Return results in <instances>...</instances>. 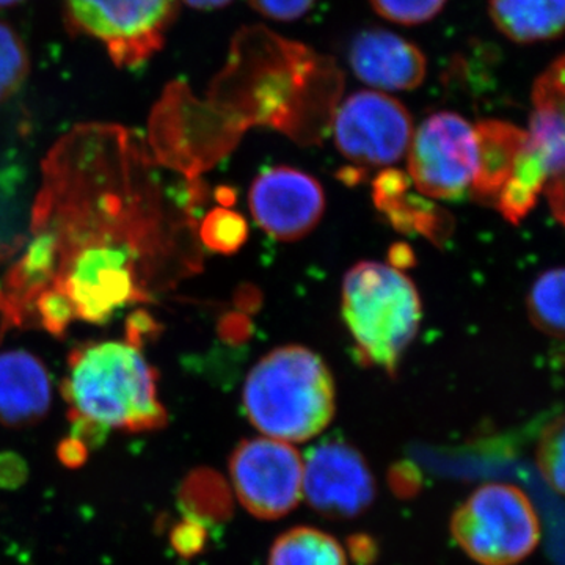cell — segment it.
Instances as JSON below:
<instances>
[{
  "label": "cell",
  "mask_w": 565,
  "mask_h": 565,
  "mask_svg": "<svg viewBox=\"0 0 565 565\" xmlns=\"http://www.w3.org/2000/svg\"><path fill=\"white\" fill-rule=\"evenodd\" d=\"M343 318L362 363L394 374L418 332L422 300L396 267L359 263L345 274Z\"/></svg>",
  "instance_id": "4"
},
{
  "label": "cell",
  "mask_w": 565,
  "mask_h": 565,
  "mask_svg": "<svg viewBox=\"0 0 565 565\" xmlns=\"http://www.w3.org/2000/svg\"><path fill=\"white\" fill-rule=\"evenodd\" d=\"M150 158L120 126L85 125L63 137L44 162L33 226L57 248L50 288L68 297L82 321L104 326L129 305L151 302L177 280L192 222L166 214Z\"/></svg>",
  "instance_id": "1"
},
{
  "label": "cell",
  "mask_w": 565,
  "mask_h": 565,
  "mask_svg": "<svg viewBox=\"0 0 565 565\" xmlns=\"http://www.w3.org/2000/svg\"><path fill=\"white\" fill-rule=\"evenodd\" d=\"M478 139V169L471 182V193L479 203L494 204L516 159L527 141V132L511 122L486 120L475 128Z\"/></svg>",
  "instance_id": "16"
},
{
  "label": "cell",
  "mask_w": 565,
  "mask_h": 565,
  "mask_svg": "<svg viewBox=\"0 0 565 565\" xmlns=\"http://www.w3.org/2000/svg\"><path fill=\"white\" fill-rule=\"evenodd\" d=\"M52 386L46 366L28 351L0 353V424H36L51 408Z\"/></svg>",
  "instance_id": "14"
},
{
  "label": "cell",
  "mask_w": 565,
  "mask_h": 565,
  "mask_svg": "<svg viewBox=\"0 0 565 565\" xmlns=\"http://www.w3.org/2000/svg\"><path fill=\"white\" fill-rule=\"evenodd\" d=\"M248 225L237 212L217 207L203 218L200 239L212 252L233 255L239 252L247 241Z\"/></svg>",
  "instance_id": "22"
},
{
  "label": "cell",
  "mask_w": 565,
  "mask_h": 565,
  "mask_svg": "<svg viewBox=\"0 0 565 565\" xmlns=\"http://www.w3.org/2000/svg\"><path fill=\"white\" fill-rule=\"evenodd\" d=\"M244 407L253 426L275 440H310L332 422V374L315 352L286 345L253 367Z\"/></svg>",
  "instance_id": "3"
},
{
  "label": "cell",
  "mask_w": 565,
  "mask_h": 565,
  "mask_svg": "<svg viewBox=\"0 0 565 565\" xmlns=\"http://www.w3.org/2000/svg\"><path fill=\"white\" fill-rule=\"evenodd\" d=\"M66 25L102 41L111 62L137 68L163 47L178 0H63Z\"/></svg>",
  "instance_id": "6"
},
{
  "label": "cell",
  "mask_w": 565,
  "mask_h": 565,
  "mask_svg": "<svg viewBox=\"0 0 565 565\" xmlns=\"http://www.w3.org/2000/svg\"><path fill=\"white\" fill-rule=\"evenodd\" d=\"M245 319L243 316H232V318H225L222 322L221 332L226 340L239 341L241 338L248 333V323H244Z\"/></svg>",
  "instance_id": "32"
},
{
  "label": "cell",
  "mask_w": 565,
  "mask_h": 565,
  "mask_svg": "<svg viewBox=\"0 0 565 565\" xmlns=\"http://www.w3.org/2000/svg\"><path fill=\"white\" fill-rule=\"evenodd\" d=\"M58 459L62 460L66 467L76 468L87 462L88 448L87 445L82 444L79 438L73 437L65 438L57 449Z\"/></svg>",
  "instance_id": "30"
},
{
  "label": "cell",
  "mask_w": 565,
  "mask_h": 565,
  "mask_svg": "<svg viewBox=\"0 0 565 565\" xmlns=\"http://www.w3.org/2000/svg\"><path fill=\"white\" fill-rule=\"evenodd\" d=\"M156 382L158 373L136 345L92 343L70 353L62 394L70 404V416L107 429L151 433L166 427L169 419Z\"/></svg>",
  "instance_id": "2"
},
{
  "label": "cell",
  "mask_w": 565,
  "mask_h": 565,
  "mask_svg": "<svg viewBox=\"0 0 565 565\" xmlns=\"http://www.w3.org/2000/svg\"><path fill=\"white\" fill-rule=\"evenodd\" d=\"M250 210L258 225L275 239L297 241L321 221L326 196L310 174L274 167L253 181Z\"/></svg>",
  "instance_id": "11"
},
{
  "label": "cell",
  "mask_w": 565,
  "mask_h": 565,
  "mask_svg": "<svg viewBox=\"0 0 565 565\" xmlns=\"http://www.w3.org/2000/svg\"><path fill=\"white\" fill-rule=\"evenodd\" d=\"M564 57H557L550 68L535 81L534 111L527 140L545 163L548 181L546 200L556 221L564 223Z\"/></svg>",
  "instance_id": "12"
},
{
  "label": "cell",
  "mask_w": 565,
  "mask_h": 565,
  "mask_svg": "<svg viewBox=\"0 0 565 565\" xmlns=\"http://www.w3.org/2000/svg\"><path fill=\"white\" fill-rule=\"evenodd\" d=\"M31 61L21 36L0 22V103L7 102L28 79Z\"/></svg>",
  "instance_id": "23"
},
{
  "label": "cell",
  "mask_w": 565,
  "mask_h": 565,
  "mask_svg": "<svg viewBox=\"0 0 565 565\" xmlns=\"http://www.w3.org/2000/svg\"><path fill=\"white\" fill-rule=\"evenodd\" d=\"M230 475L241 504L258 519H281L296 509L303 494L302 457L275 438L239 444L230 459Z\"/></svg>",
  "instance_id": "9"
},
{
  "label": "cell",
  "mask_w": 565,
  "mask_h": 565,
  "mask_svg": "<svg viewBox=\"0 0 565 565\" xmlns=\"http://www.w3.org/2000/svg\"><path fill=\"white\" fill-rule=\"evenodd\" d=\"M452 537L481 565H515L541 542V522L527 494L511 484L479 487L455 512Z\"/></svg>",
  "instance_id": "5"
},
{
  "label": "cell",
  "mask_w": 565,
  "mask_h": 565,
  "mask_svg": "<svg viewBox=\"0 0 565 565\" xmlns=\"http://www.w3.org/2000/svg\"><path fill=\"white\" fill-rule=\"evenodd\" d=\"M448 0H370L375 13L386 21L419 25L434 20Z\"/></svg>",
  "instance_id": "25"
},
{
  "label": "cell",
  "mask_w": 565,
  "mask_h": 565,
  "mask_svg": "<svg viewBox=\"0 0 565 565\" xmlns=\"http://www.w3.org/2000/svg\"><path fill=\"white\" fill-rule=\"evenodd\" d=\"M181 503L188 509L192 519H218L225 516L230 509L228 487L214 471H193L181 489Z\"/></svg>",
  "instance_id": "21"
},
{
  "label": "cell",
  "mask_w": 565,
  "mask_h": 565,
  "mask_svg": "<svg viewBox=\"0 0 565 565\" xmlns=\"http://www.w3.org/2000/svg\"><path fill=\"white\" fill-rule=\"evenodd\" d=\"M349 63L363 84L379 90L412 92L426 79L422 50L385 29L360 32L349 50Z\"/></svg>",
  "instance_id": "13"
},
{
  "label": "cell",
  "mask_w": 565,
  "mask_h": 565,
  "mask_svg": "<svg viewBox=\"0 0 565 565\" xmlns=\"http://www.w3.org/2000/svg\"><path fill=\"white\" fill-rule=\"evenodd\" d=\"M25 465L17 455L0 456V486H17L24 481Z\"/></svg>",
  "instance_id": "31"
},
{
  "label": "cell",
  "mask_w": 565,
  "mask_h": 565,
  "mask_svg": "<svg viewBox=\"0 0 565 565\" xmlns=\"http://www.w3.org/2000/svg\"><path fill=\"white\" fill-rule=\"evenodd\" d=\"M161 332V323L154 321L147 311H137L129 316L126 323V334H128V343L140 348L147 338L156 337Z\"/></svg>",
  "instance_id": "29"
},
{
  "label": "cell",
  "mask_w": 565,
  "mask_h": 565,
  "mask_svg": "<svg viewBox=\"0 0 565 565\" xmlns=\"http://www.w3.org/2000/svg\"><path fill=\"white\" fill-rule=\"evenodd\" d=\"M375 207L401 233H418L437 245L448 239L452 218L434 203L408 193V178L399 170H385L373 182Z\"/></svg>",
  "instance_id": "15"
},
{
  "label": "cell",
  "mask_w": 565,
  "mask_h": 565,
  "mask_svg": "<svg viewBox=\"0 0 565 565\" xmlns=\"http://www.w3.org/2000/svg\"><path fill=\"white\" fill-rule=\"evenodd\" d=\"M478 169L476 131L455 111H440L419 126L408 145V173L416 189L438 200L460 199Z\"/></svg>",
  "instance_id": "7"
},
{
  "label": "cell",
  "mask_w": 565,
  "mask_h": 565,
  "mask_svg": "<svg viewBox=\"0 0 565 565\" xmlns=\"http://www.w3.org/2000/svg\"><path fill=\"white\" fill-rule=\"evenodd\" d=\"M269 565H348V557L333 535L316 527L297 526L275 541Z\"/></svg>",
  "instance_id": "19"
},
{
  "label": "cell",
  "mask_w": 565,
  "mask_h": 565,
  "mask_svg": "<svg viewBox=\"0 0 565 565\" xmlns=\"http://www.w3.org/2000/svg\"><path fill=\"white\" fill-rule=\"evenodd\" d=\"M248 3L269 20L288 22L305 17L316 0H248Z\"/></svg>",
  "instance_id": "27"
},
{
  "label": "cell",
  "mask_w": 565,
  "mask_h": 565,
  "mask_svg": "<svg viewBox=\"0 0 565 565\" xmlns=\"http://www.w3.org/2000/svg\"><path fill=\"white\" fill-rule=\"evenodd\" d=\"M182 2L188 3V6L193 7V9L214 10L228 6L233 0H182Z\"/></svg>",
  "instance_id": "34"
},
{
  "label": "cell",
  "mask_w": 565,
  "mask_h": 565,
  "mask_svg": "<svg viewBox=\"0 0 565 565\" xmlns=\"http://www.w3.org/2000/svg\"><path fill=\"white\" fill-rule=\"evenodd\" d=\"M564 416H557L542 433L537 451L539 470L556 493L564 490Z\"/></svg>",
  "instance_id": "24"
},
{
  "label": "cell",
  "mask_w": 565,
  "mask_h": 565,
  "mask_svg": "<svg viewBox=\"0 0 565 565\" xmlns=\"http://www.w3.org/2000/svg\"><path fill=\"white\" fill-rule=\"evenodd\" d=\"M490 18L515 43L556 40L564 32L565 0H490Z\"/></svg>",
  "instance_id": "17"
},
{
  "label": "cell",
  "mask_w": 565,
  "mask_h": 565,
  "mask_svg": "<svg viewBox=\"0 0 565 565\" xmlns=\"http://www.w3.org/2000/svg\"><path fill=\"white\" fill-rule=\"evenodd\" d=\"M24 2V0H0V9L6 7L18 6V3Z\"/></svg>",
  "instance_id": "35"
},
{
  "label": "cell",
  "mask_w": 565,
  "mask_h": 565,
  "mask_svg": "<svg viewBox=\"0 0 565 565\" xmlns=\"http://www.w3.org/2000/svg\"><path fill=\"white\" fill-rule=\"evenodd\" d=\"M531 321L553 338H564V269L546 270L534 282L527 299Z\"/></svg>",
  "instance_id": "20"
},
{
  "label": "cell",
  "mask_w": 565,
  "mask_h": 565,
  "mask_svg": "<svg viewBox=\"0 0 565 565\" xmlns=\"http://www.w3.org/2000/svg\"><path fill=\"white\" fill-rule=\"evenodd\" d=\"M390 256H392L393 267H396V269L397 267L411 266V264L415 262L412 248H408L407 245L404 244L394 245Z\"/></svg>",
  "instance_id": "33"
},
{
  "label": "cell",
  "mask_w": 565,
  "mask_h": 565,
  "mask_svg": "<svg viewBox=\"0 0 565 565\" xmlns=\"http://www.w3.org/2000/svg\"><path fill=\"white\" fill-rule=\"evenodd\" d=\"M546 181L548 173L545 163L527 140L494 206L504 215L505 221L516 225L533 211Z\"/></svg>",
  "instance_id": "18"
},
{
  "label": "cell",
  "mask_w": 565,
  "mask_h": 565,
  "mask_svg": "<svg viewBox=\"0 0 565 565\" xmlns=\"http://www.w3.org/2000/svg\"><path fill=\"white\" fill-rule=\"evenodd\" d=\"M302 490L311 508L329 519L363 514L375 498L366 460L343 441H327L311 449L303 465Z\"/></svg>",
  "instance_id": "10"
},
{
  "label": "cell",
  "mask_w": 565,
  "mask_h": 565,
  "mask_svg": "<svg viewBox=\"0 0 565 565\" xmlns=\"http://www.w3.org/2000/svg\"><path fill=\"white\" fill-rule=\"evenodd\" d=\"M206 531L196 519H188L174 527L172 533V545L181 556H193L202 552Z\"/></svg>",
  "instance_id": "28"
},
{
  "label": "cell",
  "mask_w": 565,
  "mask_h": 565,
  "mask_svg": "<svg viewBox=\"0 0 565 565\" xmlns=\"http://www.w3.org/2000/svg\"><path fill=\"white\" fill-rule=\"evenodd\" d=\"M33 313L39 318L40 326L57 338L65 337L71 322L77 319L68 297L52 288L39 294L33 302Z\"/></svg>",
  "instance_id": "26"
},
{
  "label": "cell",
  "mask_w": 565,
  "mask_h": 565,
  "mask_svg": "<svg viewBox=\"0 0 565 565\" xmlns=\"http://www.w3.org/2000/svg\"><path fill=\"white\" fill-rule=\"evenodd\" d=\"M334 143L345 159L364 167L399 161L414 134L411 111L382 92H356L333 114Z\"/></svg>",
  "instance_id": "8"
}]
</instances>
